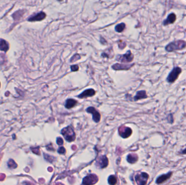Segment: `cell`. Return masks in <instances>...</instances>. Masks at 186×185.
I'll return each mask as SVG.
<instances>
[{
	"label": "cell",
	"instance_id": "obj_11",
	"mask_svg": "<svg viewBox=\"0 0 186 185\" xmlns=\"http://www.w3.org/2000/svg\"><path fill=\"white\" fill-rule=\"evenodd\" d=\"M95 94V91L93 89H86V90L84 91L80 95L78 96V97L80 98H86L88 97H91Z\"/></svg>",
	"mask_w": 186,
	"mask_h": 185
},
{
	"label": "cell",
	"instance_id": "obj_3",
	"mask_svg": "<svg viewBox=\"0 0 186 185\" xmlns=\"http://www.w3.org/2000/svg\"><path fill=\"white\" fill-rule=\"evenodd\" d=\"M182 69L180 67H175L174 68L172 71L169 73L168 77L167 78V81L168 83H174L176 81L181 73Z\"/></svg>",
	"mask_w": 186,
	"mask_h": 185
},
{
	"label": "cell",
	"instance_id": "obj_15",
	"mask_svg": "<svg viewBox=\"0 0 186 185\" xmlns=\"http://www.w3.org/2000/svg\"><path fill=\"white\" fill-rule=\"evenodd\" d=\"M132 65H123L120 63H116L112 66V68L115 70H128L131 67Z\"/></svg>",
	"mask_w": 186,
	"mask_h": 185
},
{
	"label": "cell",
	"instance_id": "obj_10",
	"mask_svg": "<svg viewBox=\"0 0 186 185\" xmlns=\"http://www.w3.org/2000/svg\"><path fill=\"white\" fill-rule=\"evenodd\" d=\"M173 173L172 172H168L167 174H163L158 176L156 180V184H162L164 182L168 180L172 176Z\"/></svg>",
	"mask_w": 186,
	"mask_h": 185
},
{
	"label": "cell",
	"instance_id": "obj_31",
	"mask_svg": "<svg viewBox=\"0 0 186 185\" xmlns=\"http://www.w3.org/2000/svg\"><path fill=\"white\" fill-rule=\"evenodd\" d=\"M59 1H62V0H58Z\"/></svg>",
	"mask_w": 186,
	"mask_h": 185
},
{
	"label": "cell",
	"instance_id": "obj_5",
	"mask_svg": "<svg viewBox=\"0 0 186 185\" xmlns=\"http://www.w3.org/2000/svg\"><path fill=\"white\" fill-rule=\"evenodd\" d=\"M99 180V178L97 176L94 174H91L86 177H84L83 179L82 184L83 185H93L95 184Z\"/></svg>",
	"mask_w": 186,
	"mask_h": 185
},
{
	"label": "cell",
	"instance_id": "obj_8",
	"mask_svg": "<svg viewBox=\"0 0 186 185\" xmlns=\"http://www.w3.org/2000/svg\"><path fill=\"white\" fill-rule=\"evenodd\" d=\"M132 130L129 127L121 126L119 129V134L121 137L124 139H126L131 135Z\"/></svg>",
	"mask_w": 186,
	"mask_h": 185
},
{
	"label": "cell",
	"instance_id": "obj_13",
	"mask_svg": "<svg viewBox=\"0 0 186 185\" xmlns=\"http://www.w3.org/2000/svg\"><path fill=\"white\" fill-rule=\"evenodd\" d=\"M176 15L174 13H171L168 15L167 18L163 21V25L167 26L170 24H172L176 20Z\"/></svg>",
	"mask_w": 186,
	"mask_h": 185
},
{
	"label": "cell",
	"instance_id": "obj_9",
	"mask_svg": "<svg viewBox=\"0 0 186 185\" xmlns=\"http://www.w3.org/2000/svg\"><path fill=\"white\" fill-rule=\"evenodd\" d=\"M86 112L90 113L93 115V119L96 123L100 122L101 119V115L100 113H99L95 108L93 106H90L86 109Z\"/></svg>",
	"mask_w": 186,
	"mask_h": 185
},
{
	"label": "cell",
	"instance_id": "obj_19",
	"mask_svg": "<svg viewBox=\"0 0 186 185\" xmlns=\"http://www.w3.org/2000/svg\"><path fill=\"white\" fill-rule=\"evenodd\" d=\"M108 182L109 185H116L117 184V178L113 175H110L108 179Z\"/></svg>",
	"mask_w": 186,
	"mask_h": 185
},
{
	"label": "cell",
	"instance_id": "obj_7",
	"mask_svg": "<svg viewBox=\"0 0 186 185\" xmlns=\"http://www.w3.org/2000/svg\"><path fill=\"white\" fill-rule=\"evenodd\" d=\"M133 59V55L132 54L130 51L127 52L126 54L119 55L117 57V60L121 63H130Z\"/></svg>",
	"mask_w": 186,
	"mask_h": 185
},
{
	"label": "cell",
	"instance_id": "obj_4",
	"mask_svg": "<svg viewBox=\"0 0 186 185\" xmlns=\"http://www.w3.org/2000/svg\"><path fill=\"white\" fill-rule=\"evenodd\" d=\"M149 175L145 172H141L137 174L135 176V180L138 185H146L149 180Z\"/></svg>",
	"mask_w": 186,
	"mask_h": 185
},
{
	"label": "cell",
	"instance_id": "obj_25",
	"mask_svg": "<svg viewBox=\"0 0 186 185\" xmlns=\"http://www.w3.org/2000/svg\"><path fill=\"white\" fill-rule=\"evenodd\" d=\"M63 140L61 137H58L57 139V144L58 145H63Z\"/></svg>",
	"mask_w": 186,
	"mask_h": 185
},
{
	"label": "cell",
	"instance_id": "obj_18",
	"mask_svg": "<svg viewBox=\"0 0 186 185\" xmlns=\"http://www.w3.org/2000/svg\"><path fill=\"white\" fill-rule=\"evenodd\" d=\"M9 49V45L8 43L4 40H0V50L5 52H7Z\"/></svg>",
	"mask_w": 186,
	"mask_h": 185
},
{
	"label": "cell",
	"instance_id": "obj_30",
	"mask_svg": "<svg viewBox=\"0 0 186 185\" xmlns=\"http://www.w3.org/2000/svg\"><path fill=\"white\" fill-rule=\"evenodd\" d=\"M104 39H103V38H101V43H102V44H105L106 42V41L104 40Z\"/></svg>",
	"mask_w": 186,
	"mask_h": 185
},
{
	"label": "cell",
	"instance_id": "obj_14",
	"mask_svg": "<svg viewBox=\"0 0 186 185\" xmlns=\"http://www.w3.org/2000/svg\"><path fill=\"white\" fill-rule=\"evenodd\" d=\"M148 98L146 92L144 90L139 91L137 92L136 95L134 97V100L135 101L140 99H146Z\"/></svg>",
	"mask_w": 186,
	"mask_h": 185
},
{
	"label": "cell",
	"instance_id": "obj_2",
	"mask_svg": "<svg viewBox=\"0 0 186 185\" xmlns=\"http://www.w3.org/2000/svg\"><path fill=\"white\" fill-rule=\"evenodd\" d=\"M186 47V42L183 40L175 41L169 44L166 46L165 50L168 52H172L176 50L183 49Z\"/></svg>",
	"mask_w": 186,
	"mask_h": 185
},
{
	"label": "cell",
	"instance_id": "obj_16",
	"mask_svg": "<svg viewBox=\"0 0 186 185\" xmlns=\"http://www.w3.org/2000/svg\"><path fill=\"white\" fill-rule=\"evenodd\" d=\"M77 101L73 99H68L66 100L65 106L66 108L71 109L74 107L77 104Z\"/></svg>",
	"mask_w": 186,
	"mask_h": 185
},
{
	"label": "cell",
	"instance_id": "obj_26",
	"mask_svg": "<svg viewBox=\"0 0 186 185\" xmlns=\"http://www.w3.org/2000/svg\"><path fill=\"white\" fill-rule=\"evenodd\" d=\"M79 69V67L78 66V65H73L71 66V70L72 71H77Z\"/></svg>",
	"mask_w": 186,
	"mask_h": 185
},
{
	"label": "cell",
	"instance_id": "obj_23",
	"mask_svg": "<svg viewBox=\"0 0 186 185\" xmlns=\"http://www.w3.org/2000/svg\"><path fill=\"white\" fill-rule=\"evenodd\" d=\"M80 58H81V57L78 54H75V55L73 56V58L71 59L70 61H71V62H74V61H76V60L80 59Z\"/></svg>",
	"mask_w": 186,
	"mask_h": 185
},
{
	"label": "cell",
	"instance_id": "obj_20",
	"mask_svg": "<svg viewBox=\"0 0 186 185\" xmlns=\"http://www.w3.org/2000/svg\"><path fill=\"white\" fill-rule=\"evenodd\" d=\"M125 24L124 23H121L120 24H119L118 25H117L115 28V31L119 33H121L123 32V31L125 29Z\"/></svg>",
	"mask_w": 186,
	"mask_h": 185
},
{
	"label": "cell",
	"instance_id": "obj_27",
	"mask_svg": "<svg viewBox=\"0 0 186 185\" xmlns=\"http://www.w3.org/2000/svg\"><path fill=\"white\" fill-rule=\"evenodd\" d=\"M125 46H126V43L124 42H122V43H119V47L121 49H123L124 47H125Z\"/></svg>",
	"mask_w": 186,
	"mask_h": 185
},
{
	"label": "cell",
	"instance_id": "obj_29",
	"mask_svg": "<svg viewBox=\"0 0 186 185\" xmlns=\"http://www.w3.org/2000/svg\"><path fill=\"white\" fill-rule=\"evenodd\" d=\"M181 154H183V155H186V148L185 149H184L183 150H182Z\"/></svg>",
	"mask_w": 186,
	"mask_h": 185
},
{
	"label": "cell",
	"instance_id": "obj_12",
	"mask_svg": "<svg viewBox=\"0 0 186 185\" xmlns=\"http://www.w3.org/2000/svg\"><path fill=\"white\" fill-rule=\"evenodd\" d=\"M46 14L44 12H40L36 14L35 15H33L28 19V21H41L42 20L45 18Z\"/></svg>",
	"mask_w": 186,
	"mask_h": 185
},
{
	"label": "cell",
	"instance_id": "obj_21",
	"mask_svg": "<svg viewBox=\"0 0 186 185\" xmlns=\"http://www.w3.org/2000/svg\"><path fill=\"white\" fill-rule=\"evenodd\" d=\"M44 154V158L45 159H46L47 161L49 162H52L54 160V158L51 156H50L48 154Z\"/></svg>",
	"mask_w": 186,
	"mask_h": 185
},
{
	"label": "cell",
	"instance_id": "obj_22",
	"mask_svg": "<svg viewBox=\"0 0 186 185\" xmlns=\"http://www.w3.org/2000/svg\"><path fill=\"white\" fill-rule=\"evenodd\" d=\"M167 119L168 123H170V124H172L174 123V118H173V116L172 114L170 113L169 115H168L167 117Z\"/></svg>",
	"mask_w": 186,
	"mask_h": 185
},
{
	"label": "cell",
	"instance_id": "obj_24",
	"mask_svg": "<svg viewBox=\"0 0 186 185\" xmlns=\"http://www.w3.org/2000/svg\"><path fill=\"white\" fill-rule=\"evenodd\" d=\"M58 153L60 154H65L66 153V150L63 147H60L58 150Z\"/></svg>",
	"mask_w": 186,
	"mask_h": 185
},
{
	"label": "cell",
	"instance_id": "obj_6",
	"mask_svg": "<svg viewBox=\"0 0 186 185\" xmlns=\"http://www.w3.org/2000/svg\"><path fill=\"white\" fill-rule=\"evenodd\" d=\"M108 165V160L106 155H101L96 160L95 166L99 168L103 169Z\"/></svg>",
	"mask_w": 186,
	"mask_h": 185
},
{
	"label": "cell",
	"instance_id": "obj_17",
	"mask_svg": "<svg viewBox=\"0 0 186 185\" xmlns=\"http://www.w3.org/2000/svg\"><path fill=\"white\" fill-rule=\"evenodd\" d=\"M138 157L136 154H130L127 155V161L130 163H135L138 161Z\"/></svg>",
	"mask_w": 186,
	"mask_h": 185
},
{
	"label": "cell",
	"instance_id": "obj_1",
	"mask_svg": "<svg viewBox=\"0 0 186 185\" xmlns=\"http://www.w3.org/2000/svg\"><path fill=\"white\" fill-rule=\"evenodd\" d=\"M61 134L63 136L65 140L69 142H73L76 139V134L73 130V128L70 126L63 128L61 130Z\"/></svg>",
	"mask_w": 186,
	"mask_h": 185
},
{
	"label": "cell",
	"instance_id": "obj_28",
	"mask_svg": "<svg viewBox=\"0 0 186 185\" xmlns=\"http://www.w3.org/2000/svg\"><path fill=\"white\" fill-rule=\"evenodd\" d=\"M46 148H47V149L48 150H49V151H55V148H53V147H52V145H50H50H47Z\"/></svg>",
	"mask_w": 186,
	"mask_h": 185
}]
</instances>
